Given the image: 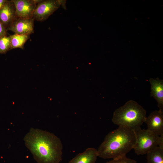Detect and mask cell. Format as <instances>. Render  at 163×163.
<instances>
[{
    "instance_id": "277c9868",
    "label": "cell",
    "mask_w": 163,
    "mask_h": 163,
    "mask_svg": "<svg viewBox=\"0 0 163 163\" xmlns=\"http://www.w3.org/2000/svg\"><path fill=\"white\" fill-rule=\"evenodd\" d=\"M134 130L136 140L133 149L137 155L147 154L158 146L159 136L141 127Z\"/></svg>"
},
{
    "instance_id": "8992f818",
    "label": "cell",
    "mask_w": 163,
    "mask_h": 163,
    "mask_svg": "<svg viewBox=\"0 0 163 163\" xmlns=\"http://www.w3.org/2000/svg\"><path fill=\"white\" fill-rule=\"evenodd\" d=\"M16 8L18 18H33L34 11L39 0H12Z\"/></svg>"
},
{
    "instance_id": "52a82bcc",
    "label": "cell",
    "mask_w": 163,
    "mask_h": 163,
    "mask_svg": "<svg viewBox=\"0 0 163 163\" xmlns=\"http://www.w3.org/2000/svg\"><path fill=\"white\" fill-rule=\"evenodd\" d=\"M144 123L149 131L158 136L163 135V112L159 110L153 111L146 117Z\"/></svg>"
},
{
    "instance_id": "9c48e42d",
    "label": "cell",
    "mask_w": 163,
    "mask_h": 163,
    "mask_svg": "<svg viewBox=\"0 0 163 163\" xmlns=\"http://www.w3.org/2000/svg\"><path fill=\"white\" fill-rule=\"evenodd\" d=\"M17 18L14 2L6 0L0 10V21L7 29Z\"/></svg>"
},
{
    "instance_id": "ba28073f",
    "label": "cell",
    "mask_w": 163,
    "mask_h": 163,
    "mask_svg": "<svg viewBox=\"0 0 163 163\" xmlns=\"http://www.w3.org/2000/svg\"><path fill=\"white\" fill-rule=\"evenodd\" d=\"M34 18H17L7 29L19 34L30 35L34 32Z\"/></svg>"
},
{
    "instance_id": "6da1fadb",
    "label": "cell",
    "mask_w": 163,
    "mask_h": 163,
    "mask_svg": "<svg viewBox=\"0 0 163 163\" xmlns=\"http://www.w3.org/2000/svg\"><path fill=\"white\" fill-rule=\"evenodd\" d=\"M23 140L37 163H59L61 161L62 145L53 133L32 128Z\"/></svg>"
},
{
    "instance_id": "9a60e30c",
    "label": "cell",
    "mask_w": 163,
    "mask_h": 163,
    "mask_svg": "<svg viewBox=\"0 0 163 163\" xmlns=\"http://www.w3.org/2000/svg\"><path fill=\"white\" fill-rule=\"evenodd\" d=\"M105 163H136V161L125 156L123 157L112 160L107 162Z\"/></svg>"
},
{
    "instance_id": "7c38bea8",
    "label": "cell",
    "mask_w": 163,
    "mask_h": 163,
    "mask_svg": "<svg viewBox=\"0 0 163 163\" xmlns=\"http://www.w3.org/2000/svg\"><path fill=\"white\" fill-rule=\"evenodd\" d=\"M147 163H163V149L157 146L147 154Z\"/></svg>"
},
{
    "instance_id": "5bb4252c",
    "label": "cell",
    "mask_w": 163,
    "mask_h": 163,
    "mask_svg": "<svg viewBox=\"0 0 163 163\" xmlns=\"http://www.w3.org/2000/svg\"><path fill=\"white\" fill-rule=\"evenodd\" d=\"M11 39L10 36H4L0 38V53L3 54L10 50Z\"/></svg>"
},
{
    "instance_id": "2e32d148",
    "label": "cell",
    "mask_w": 163,
    "mask_h": 163,
    "mask_svg": "<svg viewBox=\"0 0 163 163\" xmlns=\"http://www.w3.org/2000/svg\"><path fill=\"white\" fill-rule=\"evenodd\" d=\"M7 35V30L4 26L0 21V38Z\"/></svg>"
},
{
    "instance_id": "e0dca14e",
    "label": "cell",
    "mask_w": 163,
    "mask_h": 163,
    "mask_svg": "<svg viewBox=\"0 0 163 163\" xmlns=\"http://www.w3.org/2000/svg\"><path fill=\"white\" fill-rule=\"evenodd\" d=\"M158 146L163 149V135L159 136Z\"/></svg>"
},
{
    "instance_id": "30bf717a",
    "label": "cell",
    "mask_w": 163,
    "mask_h": 163,
    "mask_svg": "<svg viewBox=\"0 0 163 163\" xmlns=\"http://www.w3.org/2000/svg\"><path fill=\"white\" fill-rule=\"evenodd\" d=\"M149 81L151 87V96L156 100L159 110L163 112V80L158 78H151Z\"/></svg>"
},
{
    "instance_id": "3957f363",
    "label": "cell",
    "mask_w": 163,
    "mask_h": 163,
    "mask_svg": "<svg viewBox=\"0 0 163 163\" xmlns=\"http://www.w3.org/2000/svg\"><path fill=\"white\" fill-rule=\"evenodd\" d=\"M145 110L136 101L130 100L114 112L112 121L119 126L133 130L141 127L146 117Z\"/></svg>"
},
{
    "instance_id": "8fae6325",
    "label": "cell",
    "mask_w": 163,
    "mask_h": 163,
    "mask_svg": "<svg viewBox=\"0 0 163 163\" xmlns=\"http://www.w3.org/2000/svg\"><path fill=\"white\" fill-rule=\"evenodd\" d=\"M98 156L97 150L94 148H89L78 154L68 163H95Z\"/></svg>"
},
{
    "instance_id": "5b68a950",
    "label": "cell",
    "mask_w": 163,
    "mask_h": 163,
    "mask_svg": "<svg viewBox=\"0 0 163 163\" xmlns=\"http://www.w3.org/2000/svg\"><path fill=\"white\" fill-rule=\"evenodd\" d=\"M64 3L63 0H41L37 5L33 17L37 21H45Z\"/></svg>"
},
{
    "instance_id": "7a4b0ae2",
    "label": "cell",
    "mask_w": 163,
    "mask_h": 163,
    "mask_svg": "<svg viewBox=\"0 0 163 163\" xmlns=\"http://www.w3.org/2000/svg\"><path fill=\"white\" fill-rule=\"evenodd\" d=\"M136 140L133 130L119 126L106 136L97 150L98 156L104 159L123 157L133 149Z\"/></svg>"
},
{
    "instance_id": "4fadbf2b",
    "label": "cell",
    "mask_w": 163,
    "mask_h": 163,
    "mask_svg": "<svg viewBox=\"0 0 163 163\" xmlns=\"http://www.w3.org/2000/svg\"><path fill=\"white\" fill-rule=\"evenodd\" d=\"M11 48L12 49L20 48L24 49V45L29 38L30 35L14 34L10 36Z\"/></svg>"
},
{
    "instance_id": "ac0fdd59",
    "label": "cell",
    "mask_w": 163,
    "mask_h": 163,
    "mask_svg": "<svg viewBox=\"0 0 163 163\" xmlns=\"http://www.w3.org/2000/svg\"><path fill=\"white\" fill-rule=\"evenodd\" d=\"M6 0H0V10L4 5Z\"/></svg>"
}]
</instances>
